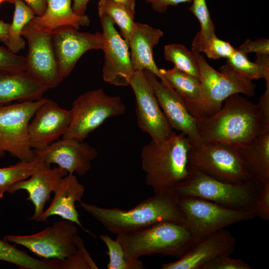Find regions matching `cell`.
Instances as JSON below:
<instances>
[{
	"label": "cell",
	"instance_id": "24",
	"mask_svg": "<svg viewBox=\"0 0 269 269\" xmlns=\"http://www.w3.org/2000/svg\"><path fill=\"white\" fill-rule=\"evenodd\" d=\"M71 2L72 0H47L44 13L35 15L28 23L49 32L62 27H71L78 30L81 26H88L90 23L89 17L86 14H76Z\"/></svg>",
	"mask_w": 269,
	"mask_h": 269
},
{
	"label": "cell",
	"instance_id": "3",
	"mask_svg": "<svg viewBox=\"0 0 269 269\" xmlns=\"http://www.w3.org/2000/svg\"><path fill=\"white\" fill-rule=\"evenodd\" d=\"M189 138L183 133L173 131L161 143L151 140L141 152V166L145 182L154 193L171 191L190 173Z\"/></svg>",
	"mask_w": 269,
	"mask_h": 269
},
{
	"label": "cell",
	"instance_id": "21",
	"mask_svg": "<svg viewBox=\"0 0 269 269\" xmlns=\"http://www.w3.org/2000/svg\"><path fill=\"white\" fill-rule=\"evenodd\" d=\"M84 192V185L79 182L75 175H66L61 179L54 192V197L41 216L40 221L47 222L49 217L58 216L76 224L84 231L92 235L83 227L75 206L76 202L81 201Z\"/></svg>",
	"mask_w": 269,
	"mask_h": 269
},
{
	"label": "cell",
	"instance_id": "11",
	"mask_svg": "<svg viewBox=\"0 0 269 269\" xmlns=\"http://www.w3.org/2000/svg\"><path fill=\"white\" fill-rule=\"evenodd\" d=\"M78 229L73 222L63 219L43 230L28 235H5L3 239L23 246L44 259L64 260L77 250Z\"/></svg>",
	"mask_w": 269,
	"mask_h": 269
},
{
	"label": "cell",
	"instance_id": "23",
	"mask_svg": "<svg viewBox=\"0 0 269 269\" xmlns=\"http://www.w3.org/2000/svg\"><path fill=\"white\" fill-rule=\"evenodd\" d=\"M48 90L25 71L0 72V105L38 100Z\"/></svg>",
	"mask_w": 269,
	"mask_h": 269
},
{
	"label": "cell",
	"instance_id": "28",
	"mask_svg": "<svg viewBox=\"0 0 269 269\" xmlns=\"http://www.w3.org/2000/svg\"><path fill=\"white\" fill-rule=\"evenodd\" d=\"M14 10L10 23L7 48L17 54L25 47L22 31L24 27L35 15L33 10L22 0H14Z\"/></svg>",
	"mask_w": 269,
	"mask_h": 269
},
{
	"label": "cell",
	"instance_id": "31",
	"mask_svg": "<svg viewBox=\"0 0 269 269\" xmlns=\"http://www.w3.org/2000/svg\"><path fill=\"white\" fill-rule=\"evenodd\" d=\"M39 156L35 154L29 162L19 161L13 165L0 168V198L8 192L10 187L17 182L28 178L37 166Z\"/></svg>",
	"mask_w": 269,
	"mask_h": 269
},
{
	"label": "cell",
	"instance_id": "25",
	"mask_svg": "<svg viewBox=\"0 0 269 269\" xmlns=\"http://www.w3.org/2000/svg\"><path fill=\"white\" fill-rule=\"evenodd\" d=\"M248 171L262 186L269 182V130L237 149Z\"/></svg>",
	"mask_w": 269,
	"mask_h": 269
},
{
	"label": "cell",
	"instance_id": "6",
	"mask_svg": "<svg viewBox=\"0 0 269 269\" xmlns=\"http://www.w3.org/2000/svg\"><path fill=\"white\" fill-rule=\"evenodd\" d=\"M190 170L187 177L171 191L177 196L197 197L231 209L255 211L261 187L256 181L230 183L195 170Z\"/></svg>",
	"mask_w": 269,
	"mask_h": 269
},
{
	"label": "cell",
	"instance_id": "40",
	"mask_svg": "<svg viewBox=\"0 0 269 269\" xmlns=\"http://www.w3.org/2000/svg\"><path fill=\"white\" fill-rule=\"evenodd\" d=\"M257 217L264 221L269 220V182L261 186L256 202Z\"/></svg>",
	"mask_w": 269,
	"mask_h": 269
},
{
	"label": "cell",
	"instance_id": "9",
	"mask_svg": "<svg viewBox=\"0 0 269 269\" xmlns=\"http://www.w3.org/2000/svg\"><path fill=\"white\" fill-rule=\"evenodd\" d=\"M45 99L0 105V158L7 152L19 161L33 160L35 154L30 144L28 126Z\"/></svg>",
	"mask_w": 269,
	"mask_h": 269
},
{
	"label": "cell",
	"instance_id": "34",
	"mask_svg": "<svg viewBox=\"0 0 269 269\" xmlns=\"http://www.w3.org/2000/svg\"><path fill=\"white\" fill-rule=\"evenodd\" d=\"M203 52L210 59L228 58L236 50L229 42L220 39L216 35L206 39L197 32L192 42L191 49Z\"/></svg>",
	"mask_w": 269,
	"mask_h": 269
},
{
	"label": "cell",
	"instance_id": "45",
	"mask_svg": "<svg viewBox=\"0 0 269 269\" xmlns=\"http://www.w3.org/2000/svg\"><path fill=\"white\" fill-rule=\"evenodd\" d=\"M119 3L130 10L135 11L136 0H112Z\"/></svg>",
	"mask_w": 269,
	"mask_h": 269
},
{
	"label": "cell",
	"instance_id": "30",
	"mask_svg": "<svg viewBox=\"0 0 269 269\" xmlns=\"http://www.w3.org/2000/svg\"><path fill=\"white\" fill-rule=\"evenodd\" d=\"M164 57L179 70L200 80V70L195 52L180 44L165 45Z\"/></svg>",
	"mask_w": 269,
	"mask_h": 269
},
{
	"label": "cell",
	"instance_id": "46",
	"mask_svg": "<svg viewBox=\"0 0 269 269\" xmlns=\"http://www.w3.org/2000/svg\"><path fill=\"white\" fill-rule=\"evenodd\" d=\"M14 0H0V3L4 2V1H8L10 2H13Z\"/></svg>",
	"mask_w": 269,
	"mask_h": 269
},
{
	"label": "cell",
	"instance_id": "8",
	"mask_svg": "<svg viewBox=\"0 0 269 269\" xmlns=\"http://www.w3.org/2000/svg\"><path fill=\"white\" fill-rule=\"evenodd\" d=\"M126 109L119 96L108 95L100 88L86 92L73 101L71 122L62 138L84 141L107 120L123 115Z\"/></svg>",
	"mask_w": 269,
	"mask_h": 269
},
{
	"label": "cell",
	"instance_id": "20",
	"mask_svg": "<svg viewBox=\"0 0 269 269\" xmlns=\"http://www.w3.org/2000/svg\"><path fill=\"white\" fill-rule=\"evenodd\" d=\"M38 156L39 162L31 175L15 183L8 191L10 194L19 190L27 191L28 194L27 200L30 201L34 207L30 220L36 221H40L45 204L49 200L51 193L54 192L61 179L68 174L66 170L59 166L51 168L46 165L41 157Z\"/></svg>",
	"mask_w": 269,
	"mask_h": 269
},
{
	"label": "cell",
	"instance_id": "41",
	"mask_svg": "<svg viewBox=\"0 0 269 269\" xmlns=\"http://www.w3.org/2000/svg\"><path fill=\"white\" fill-rule=\"evenodd\" d=\"M192 0H146V3L151 5L153 9L157 12H165L170 6L177 5L180 3L189 2Z\"/></svg>",
	"mask_w": 269,
	"mask_h": 269
},
{
	"label": "cell",
	"instance_id": "17",
	"mask_svg": "<svg viewBox=\"0 0 269 269\" xmlns=\"http://www.w3.org/2000/svg\"><path fill=\"white\" fill-rule=\"evenodd\" d=\"M47 166L56 164L69 174L85 175L90 169L92 162L98 153L96 148L88 143L71 139H57L45 148L34 150Z\"/></svg>",
	"mask_w": 269,
	"mask_h": 269
},
{
	"label": "cell",
	"instance_id": "14",
	"mask_svg": "<svg viewBox=\"0 0 269 269\" xmlns=\"http://www.w3.org/2000/svg\"><path fill=\"white\" fill-rule=\"evenodd\" d=\"M105 54L102 70L103 80L117 86H128L134 72L131 61L129 44L116 30L112 19L106 15L99 16Z\"/></svg>",
	"mask_w": 269,
	"mask_h": 269
},
{
	"label": "cell",
	"instance_id": "35",
	"mask_svg": "<svg viewBox=\"0 0 269 269\" xmlns=\"http://www.w3.org/2000/svg\"><path fill=\"white\" fill-rule=\"evenodd\" d=\"M100 239L108 248L107 255L109 262L107 264V269H144L142 262L138 259L128 260L125 257L123 248L121 244L107 235L100 236Z\"/></svg>",
	"mask_w": 269,
	"mask_h": 269
},
{
	"label": "cell",
	"instance_id": "26",
	"mask_svg": "<svg viewBox=\"0 0 269 269\" xmlns=\"http://www.w3.org/2000/svg\"><path fill=\"white\" fill-rule=\"evenodd\" d=\"M159 72L162 77L161 81L167 83L184 101L194 102L199 99L201 93L199 79L175 66L169 69H159Z\"/></svg>",
	"mask_w": 269,
	"mask_h": 269
},
{
	"label": "cell",
	"instance_id": "44",
	"mask_svg": "<svg viewBox=\"0 0 269 269\" xmlns=\"http://www.w3.org/2000/svg\"><path fill=\"white\" fill-rule=\"evenodd\" d=\"M10 23L0 20V41L6 45L8 41Z\"/></svg>",
	"mask_w": 269,
	"mask_h": 269
},
{
	"label": "cell",
	"instance_id": "33",
	"mask_svg": "<svg viewBox=\"0 0 269 269\" xmlns=\"http://www.w3.org/2000/svg\"><path fill=\"white\" fill-rule=\"evenodd\" d=\"M76 251L64 260L44 259L51 269H98L90 254L85 248L83 240L76 237Z\"/></svg>",
	"mask_w": 269,
	"mask_h": 269
},
{
	"label": "cell",
	"instance_id": "13",
	"mask_svg": "<svg viewBox=\"0 0 269 269\" xmlns=\"http://www.w3.org/2000/svg\"><path fill=\"white\" fill-rule=\"evenodd\" d=\"M135 98L138 128L151 140L161 143L171 135L172 129L166 120L153 88L142 71H135L130 85Z\"/></svg>",
	"mask_w": 269,
	"mask_h": 269
},
{
	"label": "cell",
	"instance_id": "43",
	"mask_svg": "<svg viewBox=\"0 0 269 269\" xmlns=\"http://www.w3.org/2000/svg\"><path fill=\"white\" fill-rule=\"evenodd\" d=\"M90 0H73L72 8L77 14L83 15L85 14L87 4Z\"/></svg>",
	"mask_w": 269,
	"mask_h": 269
},
{
	"label": "cell",
	"instance_id": "29",
	"mask_svg": "<svg viewBox=\"0 0 269 269\" xmlns=\"http://www.w3.org/2000/svg\"><path fill=\"white\" fill-rule=\"evenodd\" d=\"M227 63L252 81L262 78L269 81V56L257 54L256 62H252L247 55L236 49Z\"/></svg>",
	"mask_w": 269,
	"mask_h": 269
},
{
	"label": "cell",
	"instance_id": "1",
	"mask_svg": "<svg viewBox=\"0 0 269 269\" xmlns=\"http://www.w3.org/2000/svg\"><path fill=\"white\" fill-rule=\"evenodd\" d=\"M196 121L200 141L238 149L269 130V111L235 94L225 100L215 114Z\"/></svg>",
	"mask_w": 269,
	"mask_h": 269
},
{
	"label": "cell",
	"instance_id": "37",
	"mask_svg": "<svg viewBox=\"0 0 269 269\" xmlns=\"http://www.w3.org/2000/svg\"><path fill=\"white\" fill-rule=\"evenodd\" d=\"M25 64V57L0 47V72L23 71Z\"/></svg>",
	"mask_w": 269,
	"mask_h": 269
},
{
	"label": "cell",
	"instance_id": "10",
	"mask_svg": "<svg viewBox=\"0 0 269 269\" xmlns=\"http://www.w3.org/2000/svg\"><path fill=\"white\" fill-rule=\"evenodd\" d=\"M178 201L186 224L199 239L257 217L255 211L231 209L197 197L178 196Z\"/></svg>",
	"mask_w": 269,
	"mask_h": 269
},
{
	"label": "cell",
	"instance_id": "39",
	"mask_svg": "<svg viewBox=\"0 0 269 269\" xmlns=\"http://www.w3.org/2000/svg\"><path fill=\"white\" fill-rule=\"evenodd\" d=\"M236 49L247 55L253 52L258 55L269 56V40L263 38L256 40L247 39Z\"/></svg>",
	"mask_w": 269,
	"mask_h": 269
},
{
	"label": "cell",
	"instance_id": "42",
	"mask_svg": "<svg viewBox=\"0 0 269 269\" xmlns=\"http://www.w3.org/2000/svg\"><path fill=\"white\" fill-rule=\"evenodd\" d=\"M34 12L35 15H42L47 6V0H22Z\"/></svg>",
	"mask_w": 269,
	"mask_h": 269
},
{
	"label": "cell",
	"instance_id": "16",
	"mask_svg": "<svg viewBox=\"0 0 269 269\" xmlns=\"http://www.w3.org/2000/svg\"><path fill=\"white\" fill-rule=\"evenodd\" d=\"M71 119L70 110L46 98L36 111L28 126L31 147L43 149L58 139L67 131Z\"/></svg>",
	"mask_w": 269,
	"mask_h": 269
},
{
	"label": "cell",
	"instance_id": "32",
	"mask_svg": "<svg viewBox=\"0 0 269 269\" xmlns=\"http://www.w3.org/2000/svg\"><path fill=\"white\" fill-rule=\"evenodd\" d=\"M0 261L15 265L21 269H51L44 259H35L3 239H0Z\"/></svg>",
	"mask_w": 269,
	"mask_h": 269
},
{
	"label": "cell",
	"instance_id": "38",
	"mask_svg": "<svg viewBox=\"0 0 269 269\" xmlns=\"http://www.w3.org/2000/svg\"><path fill=\"white\" fill-rule=\"evenodd\" d=\"M200 269H251V267L243 260L233 259L230 255H223L209 261Z\"/></svg>",
	"mask_w": 269,
	"mask_h": 269
},
{
	"label": "cell",
	"instance_id": "2",
	"mask_svg": "<svg viewBox=\"0 0 269 269\" xmlns=\"http://www.w3.org/2000/svg\"><path fill=\"white\" fill-rule=\"evenodd\" d=\"M81 207L109 232L118 235L165 221L185 223L178 196L172 191L154 193L130 210L107 208L80 201Z\"/></svg>",
	"mask_w": 269,
	"mask_h": 269
},
{
	"label": "cell",
	"instance_id": "12",
	"mask_svg": "<svg viewBox=\"0 0 269 269\" xmlns=\"http://www.w3.org/2000/svg\"><path fill=\"white\" fill-rule=\"evenodd\" d=\"M22 36L28 43L25 71L48 89L58 86L63 78L54 50L51 32L28 23L22 30Z\"/></svg>",
	"mask_w": 269,
	"mask_h": 269
},
{
	"label": "cell",
	"instance_id": "18",
	"mask_svg": "<svg viewBox=\"0 0 269 269\" xmlns=\"http://www.w3.org/2000/svg\"><path fill=\"white\" fill-rule=\"evenodd\" d=\"M151 84L160 107L172 129L184 134L189 139L200 141L196 119L188 111L182 98L167 83L159 81L152 73L142 70Z\"/></svg>",
	"mask_w": 269,
	"mask_h": 269
},
{
	"label": "cell",
	"instance_id": "7",
	"mask_svg": "<svg viewBox=\"0 0 269 269\" xmlns=\"http://www.w3.org/2000/svg\"><path fill=\"white\" fill-rule=\"evenodd\" d=\"M189 139L190 169L230 183L241 184L256 181L237 148L223 143H204Z\"/></svg>",
	"mask_w": 269,
	"mask_h": 269
},
{
	"label": "cell",
	"instance_id": "36",
	"mask_svg": "<svg viewBox=\"0 0 269 269\" xmlns=\"http://www.w3.org/2000/svg\"><path fill=\"white\" fill-rule=\"evenodd\" d=\"M188 9L199 22L200 30L198 32L201 35L209 39L216 35L215 25L210 17L206 0H192Z\"/></svg>",
	"mask_w": 269,
	"mask_h": 269
},
{
	"label": "cell",
	"instance_id": "27",
	"mask_svg": "<svg viewBox=\"0 0 269 269\" xmlns=\"http://www.w3.org/2000/svg\"><path fill=\"white\" fill-rule=\"evenodd\" d=\"M98 12L99 16L106 15L112 19L119 27L121 36L129 44L136 27L134 21L135 11L112 0H99Z\"/></svg>",
	"mask_w": 269,
	"mask_h": 269
},
{
	"label": "cell",
	"instance_id": "4",
	"mask_svg": "<svg viewBox=\"0 0 269 269\" xmlns=\"http://www.w3.org/2000/svg\"><path fill=\"white\" fill-rule=\"evenodd\" d=\"M199 239L186 224L172 221L161 222L142 229L120 234L116 238L128 260L153 254L179 259Z\"/></svg>",
	"mask_w": 269,
	"mask_h": 269
},
{
	"label": "cell",
	"instance_id": "19",
	"mask_svg": "<svg viewBox=\"0 0 269 269\" xmlns=\"http://www.w3.org/2000/svg\"><path fill=\"white\" fill-rule=\"evenodd\" d=\"M236 239L231 232L221 229L200 238L177 261L162 264V269H200L205 264L223 255H232Z\"/></svg>",
	"mask_w": 269,
	"mask_h": 269
},
{
	"label": "cell",
	"instance_id": "22",
	"mask_svg": "<svg viewBox=\"0 0 269 269\" xmlns=\"http://www.w3.org/2000/svg\"><path fill=\"white\" fill-rule=\"evenodd\" d=\"M163 35L159 29L136 22L135 28L129 41L131 61L134 71L147 70L162 80L159 69L153 59V49Z\"/></svg>",
	"mask_w": 269,
	"mask_h": 269
},
{
	"label": "cell",
	"instance_id": "15",
	"mask_svg": "<svg viewBox=\"0 0 269 269\" xmlns=\"http://www.w3.org/2000/svg\"><path fill=\"white\" fill-rule=\"evenodd\" d=\"M54 50L63 78L69 75L80 58L87 51L103 50V35L79 32L71 27H62L51 32Z\"/></svg>",
	"mask_w": 269,
	"mask_h": 269
},
{
	"label": "cell",
	"instance_id": "5",
	"mask_svg": "<svg viewBox=\"0 0 269 269\" xmlns=\"http://www.w3.org/2000/svg\"><path fill=\"white\" fill-rule=\"evenodd\" d=\"M194 52L200 70V96L194 102L183 100L195 119L212 116L221 108L223 102L233 94H243L248 97L255 95L256 85L252 80L230 65L226 63L218 71L207 63L200 53Z\"/></svg>",
	"mask_w": 269,
	"mask_h": 269
}]
</instances>
